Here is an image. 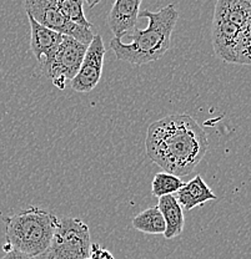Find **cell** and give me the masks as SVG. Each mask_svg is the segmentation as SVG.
I'll list each match as a JSON object with an SVG mask.
<instances>
[{
	"label": "cell",
	"instance_id": "1",
	"mask_svg": "<svg viewBox=\"0 0 251 259\" xmlns=\"http://www.w3.org/2000/svg\"><path fill=\"white\" fill-rule=\"evenodd\" d=\"M147 155L164 172L183 177L190 175L206 155L209 140L204 128L186 113H175L149 126Z\"/></svg>",
	"mask_w": 251,
	"mask_h": 259
},
{
	"label": "cell",
	"instance_id": "2",
	"mask_svg": "<svg viewBox=\"0 0 251 259\" xmlns=\"http://www.w3.org/2000/svg\"><path fill=\"white\" fill-rule=\"evenodd\" d=\"M140 16L149 21L147 29H134L129 36L130 42H124L119 37H113L110 41V48L119 60L131 65H144L165 55L171 45V34L179 13L174 4H169L156 12L144 10Z\"/></svg>",
	"mask_w": 251,
	"mask_h": 259
},
{
	"label": "cell",
	"instance_id": "3",
	"mask_svg": "<svg viewBox=\"0 0 251 259\" xmlns=\"http://www.w3.org/2000/svg\"><path fill=\"white\" fill-rule=\"evenodd\" d=\"M4 222L7 244L37 258L49 250L59 220L48 210L30 207L4 218Z\"/></svg>",
	"mask_w": 251,
	"mask_h": 259
},
{
	"label": "cell",
	"instance_id": "4",
	"mask_svg": "<svg viewBox=\"0 0 251 259\" xmlns=\"http://www.w3.org/2000/svg\"><path fill=\"white\" fill-rule=\"evenodd\" d=\"M251 23V3L246 0H219L212 19V47L219 58L233 63L240 32Z\"/></svg>",
	"mask_w": 251,
	"mask_h": 259
},
{
	"label": "cell",
	"instance_id": "5",
	"mask_svg": "<svg viewBox=\"0 0 251 259\" xmlns=\"http://www.w3.org/2000/svg\"><path fill=\"white\" fill-rule=\"evenodd\" d=\"M90 231L79 218L59 220L49 248L53 259H86L90 255Z\"/></svg>",
	"mask_w": 251,
	"mask_h": 259
},
{
	"label": "cell",
	"instance_id": "6",
	"mask_svg": "<svg viewBox=\"0 0 251 259\" xmlns=\"http://www.w3.org/2000/svg\"><path fill=\"white\" fill-rule=\"evenodd\" d=\"M88 47L73 37L64 36L55 53L49 59L40 61L39 71L63 90L66 81H71L79 72Z\"/></svg>",
	"mask_w": 251,
	"mask_h": 259
},
{
	"label": "cell",
	"instance_id": "7",
	"mask_svg": "<svg viewBox=\"0 0 251 259\" xmlns=\"http://www.w3.org/2000/svg\"><path fill=\"white\" fill-rule=\"evenodd\" d=\"M26 15L35 19L40 25L59 32L64 36H69L84 45H89L94 39L91 29L83 28L69 21L59 10L55 0H26L24 3Z\"/></svg>",
	"mask_w": 251,
	"mask_h": 259
},
{
	"label": "cell",
	"instance_id": "8",
	"mask_svg": "<svg viewBox=\"0 0 251 259\" xmlns=\"http://www.w3.org/2000/svg\"><path fill=\"white\" fill-rule=\"evenodd\" d=\"M106 49L100 34L94 35L93 41L86 49L85 56L77 76L70 81V86L77 93H90L100 82L102 65Z\"/></svg>",
	"mask_w": 251,
	"mask_h": 259
},
{
	"label": "cell",
	"instance_id": "9",
	"mask_svg": "<svg viewBox=\"0 0 251 259\" xmlns=\"http://www.w3.org/2000/svg\"><path fill=\"white\" fill-rule=\"evenodd\" d=\"M141 0H117L107 15V25L114 37L123 39L129 30H134L139 16Z\"/></svg>",
	"mask_w": 251,
	"mask_h": 259
},
{
	"label": "cell",
	"instance_id": "10",
	"mask_svg": "<svg viewBox=\"0 0 251 259\" xmlns=\"http://www.w3.org/2000/svg\"><path fill=\"white\" fill-rule=\"evenodd\" d=\"M28 19L31 32L30 48L37 60L40 63L42 60L49 59L55 53L56 48L63 41L64 35L40 25L31 16L28 15Z\"/></svg>",
	"mask_w": 251,
	"mask_h": 259
},
{
	"label": "cell",
	"instance_id": "11",
	"mask_svg": "<svg viewBox=\"0 0 251 259\" xmlns=\"http://www.w3.org/2000/svg\"><path fill=\"white\" fill-rule=\"evenodd\" d=\"M175 198L182 208L191 210L209 201H217L218 196L212 192L200 175H196L193 180L184 183V186L176 192Z\"/></svg>",
	"mask_w": 251,
	"mask_h": 259
},
{
	"label": "cell",
	"instance_id": "12",
	"mask_svg": "<svg viewBox=\"0 0 251 259\" xmlns=\"http://www.w3.org/2000/svg\"><path fill=\"white\" fill-rule=\"evenodd\" d=\"M158 207L160 209L161 214H163L164 221H165L166 229L164 237L166 239H172L175 237L180 236L184 231L185 218L182 206L179 204L177 199L175 198L174 194L159 198Z\"/></svg>",
	"mask_w": 251,
	"mask_h": 259
},
{
	"label": "cell",
	"instance_id": "13",
	"mask_svg": "<svg viewBox=\"0 0 251 259\" xmlns=\"http://www.w3.org/2000/svg\"><path fill=\"white\" fill-rule=\"evenodd\" d=\"M133 227L136 231L147 234H163L165 233V221L158 206L144 209L133 220Z\"/></svg>",
	"mask_w": 251,
	"mask_h": 259
},
{
	"label": "cell",
	"instance_id": "14",
	"mask_svg": "<svg viewBox=\"0 0 251 259\" xmlns=\"http://www.w3.org/2000/svg\"><path fill=\"white\" fill-rule=\"evenodd\" d=\"M184 186L182 178L167 172H159L151 182V192L158 198L176 193Z\"/></svg>",
	"mask_w": 251,
	"mask_h": 259
},
{
	"label": "cell",
	"instance_id": "15",
	"mask_svg": "<svg viewBox=\"0 0 251 259\" xmlns=\"http://www.w3.org/2000/svg\"><path fill=\"white\" fill-rule=\"evenodd\" d=\"M59 10L63 13L69 21L83 26V28L91 29V24L89 23L84 14V2L83 0H55Z\"/></svg>",
	"mask_w": 251,
	"mask_h": 259
},
{
	"label": "cell",
	"instance_id": "16",
	"mask_svg": "<svg viewBox=\"0 0 251 259\" xmlns=\"http://www.w3.org/2000/svg\"><path fill=\"white\" fill-rule=\"evenodd\" d=\"M231 64L251 65V23L240 32Z\"/></svg>",
	"mask_w": 251,
	"mask_h": 259
},
{
	"label": "cell",
	"instance_id": "17",
	"mask_svg": "<svg viewBox=\"0 0 251 259\" xmlns=\"http://www.w3.org/2000/svg\"><path fill=\"white\" fill-rule=\"evenodd\" d=\"M89 258L91 259H114V255L106 249L101 247L99 243H93L90 248V255Z\"/></svg>",
	"mask_w": 251,
	"mask_h": 259
},
{
	"label": "cell",
	"instance_id": "18",
	"mask_svg": "<svg viewBox=\"0 0 251 259\" xmlns=\"http://www.w3.org/2000/svg\"><path fill=\"white\" fill-rule=\"evenodd\" d=\"M2 259H37L35 257H30L28 254H24V253L19 252V250H10V252L5 253V255Z\"/></svg>",
	"mask_w": 251,
	"mask_h": 259
},
{
	"label": "cell",
	"instance_id": "19",
	"mask_svg": "<svg viewBox=\"0 0 251 259\" xmlns=\"http://www.w3.org/2000/svg\"><path fill=\"white\" fill-rule=\"evenodd\" d=\"M86 259H91V258H86Z\"/></svg>",
	"mask_w": 251,
	"mask_h": 259
},
{
	"label": "cell",
	"instance_id": "20",
	"mask_svg": "<svg viewBox=\"0 0 251 259\" xmlns=\"http://www.w3.org/2000/svg\"><path fill=\"white\" fill-rule=\"evenodd\" d=\"M250 3H251V2H250Z\"/></svg>",
	"mask_w": 251,
	"mask_h": 259
}]
</instances>
